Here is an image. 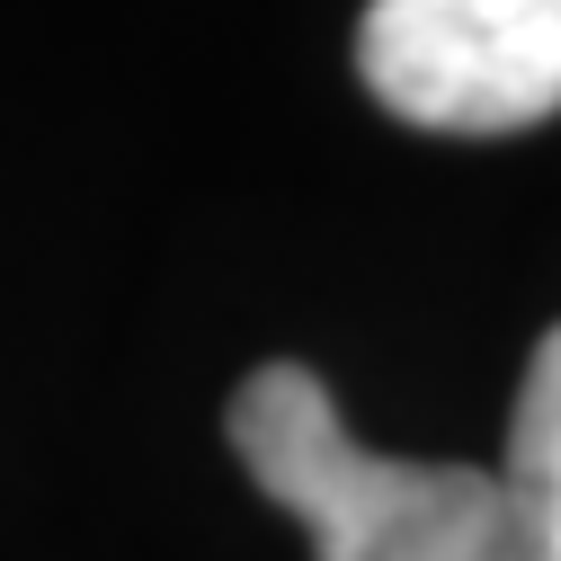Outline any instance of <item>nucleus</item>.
Segmentation results:
<instances>
[{"instance_id":"1","label":"nucleus","mask_w":561,"mask_h":561,"mask_svg":"<svg viewBox=\"0 0 561 561\" xmlns=\"http://www.w3.org/2000/svg\"><path fill=\"white\" fill-rule=\"evenodd\" d=\"M232 446L267 500L304 517L312 561H526L500 472L357 446L312 366H259L232 392Z\"/></svg>"},{"instance_id":"2","label":"nucleus","mask_w":561,"mask_h":561,"mask_svg":"<svg viewBox=\"0 0 561 561\" xmlns=\"http://www.w3.org/2000/svg\"><path fill=\"white\" fill-rule=\"evenodd\" d=\"M366 90L437 134H517L561 116V0H375Z\"/></svg>"},{"instance_id":"3","label":"nucleus","mask_w":561,"mask_h":561,"mask_svg":"<svg viewBox=\"0 0 561 561\" xmlns=\"http://www.w3.org/2000/svg\"><path fill=\"white\" fill-rule=\"evenodd\" d=\"M500 490H508V517H517L526 561H561V330H543L535 366H526Z\"/></svg>"}]
</instances>
